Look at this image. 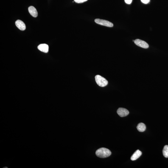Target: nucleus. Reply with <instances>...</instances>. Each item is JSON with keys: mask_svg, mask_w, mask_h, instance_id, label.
I'll return each instance as SVG.
<instances>
[{"mask_svg": "<svg viewBox=\"0 0 168 168\" xmlns=\"http://www.w3.org/2000/svg\"><path fill=\"white\" fill-rule=\"evenodd\" d=\"M16 25L21 31H24L26 29V26L25 23L20 20H17L15 22Z\"/></svg>", "mask_w": 168, "mask_h": 168, "instance_id": "nucleus-6", "label": "nucleus"}, {"mask_svg": "<svg viewBox=\"0 0 168 168\" xmlns=\"http://www.w3.org/2000/svg\"><path fill=\"white\" fill-rule=\"evenodd\" d=\"M118 115L121 117H124L129 114V112L127 109L123 108H120L117 111Z\"/></svg>", "mask_w": 168, "mask_h": 168, "instance_id": "nucleus-5", "label": "nucleus"}, {"mask_svg": "<svg viewBox=\"0 0 168 168\" xmlns=\"http://www.w3.org/2000/svg\"><path fill=\"white\" fill-rule=\"evenodd\" d=\"M111 152L108 149L102 148L97 149L96 152V155L99 158H104L110 156Z\"/></svg>", "mask_w": 168, "mask_h": 168, "instance_id": "nucleus-1", "label": "nucleus"}, {"mask_svg": "<svg viewBox=\"0 0 168 168\" xmlns=\"http://www.w3.org/2000/svg\"><path fill=\"white\" fill-rule=\"evenodd\" d=\"M141 2L144 4H147L150 2V0H141Z\"/></svg>", "mask_w": 168, "mask_h": 168, "instance_id": "nucleus-13", "label": "nucleus"}, {"mask_svg": "<svg viewBox=\"0 0 168 168\" xmlns=\"http://www.w3.org/2000/svg\"><path fill=\"white\" fill-rule=\"evenodd\" d=\"M29 11L30 13L34 17H37L38 15V12L35 8L33 6H30L29 8Z\"/></svg>", "mask_w": 168, "mask_h": 168, "instance_id": "nucleus-8", "label": "nucleus"}, {"mask_svg": "<svg viewBox=\"0 0 168 168\" xmlns=\"http://www.w3.org/2000/svg\"><path fill=\"white\" fill-rule=\"evenodd\" d=\"M38 49L42 52L46 53H47L49 51V46L47 45L43 44L39 45Z\"/></svg>", "mask_w": 168, "mask_h": 168, "instance_id": "nucleus-7", "label": "nucleus"}, {"mask_svg": "<svg viewBox=\"0 0 168 168\" xmlns=\"http://www.w3.org/2000/svg\"><path fill=\"white\" fill-rule=\"evenodd\" d=\"M163 153L165 158H168V145L164 146L163 149Z\"/></svg>", "mask_w": 168, "mask_h": 168, "instance_id": "nucleus-11", "label": "nucleus"}, {"mask_svg": "<svg viewBox=\"0 0 168 168\" xmlns=\"http://www.w3.org/2000/svg\"><path fill=\"white\" fill-rule=\"evenodd\" d=\"M88 0H74L75 2L77 3H82L85 2Z\"/></svg>", "mask_w": 168, "mask_h": 168, "instance_id": "nucleus-12", "label": "nucleus"}, {"mask_svg": "<svg viewBox=\"0 0 168 168\" xmlns=\"http://www.w3.org/2000/svg\"><path fill=\"white\" fill-rule=\"evenodd\" d=\"M95 22L97 24L101 25L107 26L108 27H112L113 26V23L107 20L101 19H96L95 20Z\"/></svg>", "mask_w": 168, "mask_h": 168, "instance_id": "nucleus-3", "label": "nucleus"}, {"mask_svg": "<svg viewBox=\"0 0 168 168\" xmlns=\"http://www.w3.org/2000/svg\"><path fill=\"white\" fill-rule=\"evenodd\" d=\"M134 43L135 44L138 46L143 48L147 49L149 47V45L146 42L143 40L137 39L134 40Z\"/></svg>", "mask_w": 168, "mask_h": 168, "instance_id": "nucleus-4", "label": "nucleus"}, {"mask_svg": "<svg viewBox=\"0 0 168 168\" xmlns=\"http://www.w3.org/2000/svg\"><path fill=\"white\" fill-rule=\"evenodd\" d=\"M142 154V153L141 151L139 150H137L132 156L131 157V159L132 161H135V160H137L141 156Z\"/></svg>", "mask_w": 168, "mask_h": 168, "instance_id": "nucleus-9", "label": "nucleus"}, {"mask_svg": "<svg viewBox=\"0 0 168 168\" xmlns=\"http://www.w3.org/2000/svg\"><path fill=\"white\" fill-rule=\"evenodd\" d=\"M95 79L96 83L101 87H104L107 85L108 82L104 78L100 75H97L95 77Z\"/></svg>", "mask_w": 168, "mask_h": 168, "instance_id": "nucleus-2", "label": "nucleus"}, {"mask_svg": "<svg viewBox=\"0 0 168 168\" xmlns=\"http://www.w3.org/2000/svg\"><path fill=\"white\" fill-rule=\"evenodd\" d=\"M126 4H130L132 2V0H124Z\"/></svg>", "mask_w": 168, "mask_h": 168, "instance_id": "nucleus-14", "label": "nucleus"}, {"mask_svg": "<svg viewBox=\"0 0 168 168\" xmlns=\"http://www.w3.org/2000/svg\"><path fill=\"white\" fill-rule=\"evenodd\" d=\"M137 128L138 131L140 132H144L146 129V125L143 123H141L138 124L137 126Z\"/></svg>", "mask_w": 168, "mask_h": 168, "instance_id": "nucleus-10", "label": "nucleus"}]
</instances>
